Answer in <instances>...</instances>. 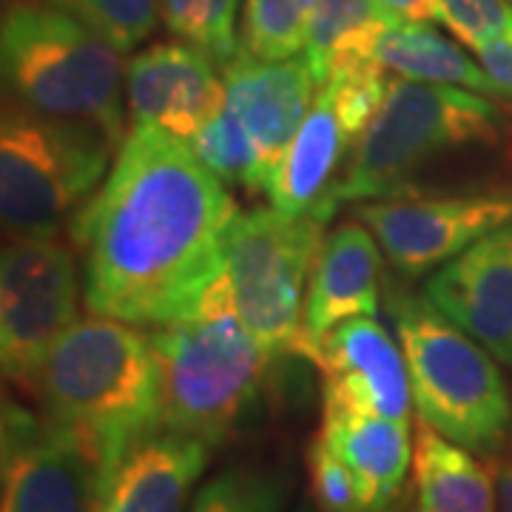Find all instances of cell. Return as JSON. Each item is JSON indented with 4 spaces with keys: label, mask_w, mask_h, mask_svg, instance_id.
Segmentation results:
<instances>
[{
    "label": "cell",
    "mask_w": 512,
    "mask_h": 512,
    "mask_svg": "<svg viewBox=\"0 0 512 512\" xmlns=\"http://www.w3.org/2000/svg\"><path fill=\"white\" fill-rule=\"evenodd\" d=\"M407 512H498L490 473L476 453L419 424L413 439V487Z\"/></svg>",
    "instance_id": "21"
},
{
    "label": "cell",
    "mask_w": 512,
    "mask_h": 512,
    "mask_svg": "<svg viewBox=\"0 0 512 512\" xmlns=\"http://www.w3.org/2000/svg\"><path fill=\"white\" fill-rule=\"evenodd\" d=\"M237 214L228 185L183 137L131 126L109 177L69 222L86 308L137 328L188 316L225 274Z\"/></svg>",
    "instance_id": "1"
},
{
    "label": "cell",
    "mask_w": 512,
    "mask_h": 512,
    "mask_svg": "<svg viewBox=\"0 0 512 512\" xmlns=\"http://www.w3.org/2000/svg\"><path fill=\"white\" fill-rule=\"evenodd\" d=\"M6 92L26 109L126 143V69L106 37L46 0L6 3L0 26Z\"/></svg>",
    "instance_id": "3"
},
{
    "label": "cell",
    "mask_w": 512,
    "mask_h": 512,
    "mask_svg": "<svg viewBox=\"0 0 512 512\" xmlns=\"http://www.w3.org/2000/svg\"><path fill=\"white\" fill-rule=\"evenodd\" d=\"M387 77L379 66H353L330 74L319 86L311 111L265 188L274 208L291 217L311 211L336 214L330 191L379 109Z\"/></svg>",
    "instance_id": "10"
},
{
    "label": "cell",
    "mask_w": 512,
    "mask_h": 512,
    "mask_svg": "<svg viewBox=\"0 0 512 512\" xmlns=\"http://www.w3.org/2000/svg\"><path fill=\"white\" fill-rule=\"evenodd\" d=\"M424 296L501 365L512 367V222L433 271Z\"/></svg>",
    "instance_id": "14"
},
{
    "label": "cell",
    "mask_w": 512,
    "mask_h": 512,
    "mask_svg": "<svg viewBox=\"0 0 512 512\" xmlns=\"http://www.w3.org/2000/svg\"><path fill=\"white\" fill-rule=\"evenodd\" d=\"M0 441V512H94L103 476L74 430L6 399Z\"/></svg>",
    "instance_id": "11"
},
{
    "label": "cell",
    "mask_w": 512,
    "mask_h": 512,
    "mask_svg": "<svg viewBox=\"0 0 512 512\" xmlns=\"http://www.w3.org/2000/svg\"><path fill=\"white\" fill-rule=\"evenodd\" d=\"M185 143L197 154V160L228 188H245V191L268 188V177L262 171L254 140L248 137V131L231 114V109L222 106L220 114H214Z\"/></svg>",
    "instance_id": "25"
},
{
    "label": "cell",
    "mask_w": 512,
    "mask_h": 512,
    "mask_svg": "<svg viewBox=\"0 0 512 512\" xmlns=\"http://www.w3.org/2000/svg\"><path fill=\"white\" fill-rule=\"evenodd\" d=\"M481 69L493 77V83L510 97L512 103V32L495 37L476 52Z\"/></svg>",
    "instance_id": "30"
},
{
    "label": "cell",
    "mask_w": 512,
    "mask_h": 512,
    "mask_svg": "<svg viewBox=\"0 0 512 512\" xmlns=\"http://www.w3.org/2000/svg\"><path fill=\"white\" fill-rule=\"evenodd\" d=\"M126 103L134 126H151L188 140L225 106L217 63L183 40L154 43L128 57Z\"/></svg>",
    "instance_id": "15"
},
{
    "label": "cell",
    "mask_w": 512,
    "mask_h": 512,
    "mask_svg": "<svg viewBox=\"0 0 512 512\" xmlns=\"http://www.w3.org/2000/svg\"><path fill=\"white\" fill-rule=\"evenodd\" d=\"M325 407L410 421L413 390L404 350L376 316H353L316 345Z\"/></svg>",
    "instance_id": "13"
},
{
    "label": "cell",
    "mask_w": 512,
    "mask_h": 512,
    "mask_svg": "<svg viewBox=\"0 0 512 512\" xmlns=\"http://www.w3.org/2000/svg\"><path fill=\"white\" fill-rule=\"evenodd\" d=\"M379 239L387 262L404 276L439 271L473 242L512 222V188L441 194V197H384L359 208Z\"/></svg>",
    "instance_id": "12"
},
{
    "label": "cell",
    "mask_w": 512,
    "mask_h": 512,
    "mask_svg": "<svg viewBox=\"0 0 512 512\" xmlns=\"http://www.w3.org/2000/svg\"><path fill=\"white\" fill-rule=\"evenodd\" d=\"M80 265L57 237H15L0 259V365L32 393L60 339L80 322Z\"/></svg>",
    "instance_id": "9"
},
{
    "label": "cell",
    "mask_w": 512,
    "mask_h": 512,
    "mask_svg": "<svg viewBox=\"0 0 512 512\" xmlns=\"http://www.w3.org/2000/svg\"><path fill=\"white\" fill-rule=\"evenodd\" d=\"M433 20L464 49L478 52L495 37L512 32V0H436Z\"/></svg>",
    "instance_id": "29"
},
{
    "label": "cell",
    "mask_w": 512,
    "mask_h": 512,
    "mask_svg": "<svg viewBox=\"0 0 512 512\" xmlns=\"http://www.w3.org/2000/svg\"><path fill=\"white\" fill-rule=\"evenodd\" d=\"M330 214L291 217L274 205L242 211L228 231L225 279L245 328L271 356H302L305 293Z\"/></svg>",
    "instance_id": "8"
},
{
    "label": "cell",
    "mask_w": 512,
    "mask_h": 512,
    "mask_svg": "<svg viewBox=\"0 0 512 512\" xmlns=\"http://www.w3.org/2000/svg\"><path fill=\"white\" fill-rule=\"evenodd\" d=\"M382 279V245L365 222H339L325 234L313 262L305 319L302 356L313 359L316 345L330 330L353 316H376Z\"/></svg>",
    "instance_id": "17"
},
{
    "label": "cell",
    "mask_w": 512,
    "mask_h": 512,
    "mask_svg": "<svg viewBox=\"0 0 512 512\" xmlns=\"http://www.w3.org/2000/svg\"><path fill=\"white\" fill-rule=\"evenodd\" d=\"M319 0H245L242 55L256 60H291L305 52Z\"/></svg>",
    "instance_id": "23"
},
{
    "label": "cell",
    "mask_w": 512,
    "mask_h": 512,
    "mask_svg": "<svg viewBox=\"0 0 512 512\" xmlns=\"http://www.w3.org/2000/svg\"><path fill=\"white\" fill-rule=\"evenodd\" d=\"M421 424L476 456H501L512 439V396L501 362L453 325L427 296L387 288Z\"/></svg>",
    "instance_id": "4"
},
{
    "label": "cell",
    "mask_w": 512,
    "mask_h": 512,
    "mask_svg": "<svg viewBox=\"0 0 512 512\" xmlns=\"http://www.w3.org/2000/svg\"><path fill=\"white\" fill-rule=\"evenodd\" d=\"M390 18L396 20H430L436 18V0H376Z\"/></svg>",
    "instance_id": "31"
},
{
    "label": "cell",
    "mask_w": 512,
    "mask_h": 512,
    "mask_svg": "<svg viewBox=\"0 0 512 512\" xmlns=\"http://www.w3.org/2000/svg\"><path fill=\"white\" fill-rule=\"evenodd\" d=\"M109 140L6 100L0 123V214L6 237H57L109 177Z\"/></svg>",
    "instance_id": "7"
},
{
    "label": "cell",
    "mask_w": 512,
    "mask_h": 512,
    "mask_svg": "<svg viewBox=\"0 0 512 512\" xmlns=\"http://www.w3.org/2000/svg\"><path fill=\"white\" fill-rule=\"evenodd\" d=\"M393 23L396 18H390L376 0H319L302 55L316 83L322 86L342 69L373 66V49Z\"/></svg>",
    "instance_id": "22"
},
{
    "label": "cell",
    "mask_w": 512,
    "mask_h": 512,
    "mask_svg": "<svg viewBox=\"0 0 512 512\" xmlns=\"http://www.w3.org/2000/svg\"><path fill=\"white\" fill-rule=\"evenodd\" d=\"M32 396L89 444L103 487L140 441L163 430V370L151 333L106 316L92 313L60 339Z\"/></svg>",
    "instance_id": "2"
},
{
    "label": "cell",
    "mask_w": 512,
    "mask_h": 512,
    "mask_svg": "<svg viewBox=\"0 0 512 512\" xmlns=\"http://www.w3.org/2000/svg\"><path fill=\"white\" fill-rule=\"evenodd\" d=\"M285 478L262 467H228L202 484L185 512H282Z\"/></svg>",
    "instance_id": "26"
},
{
    "label": "cell",
    "mask_w": 512,
    "mask_h": 512,
    "mask_svg": "<svg viewBox=\"0 0 512 512\" xmlns=\"http://www.w3.org/2000/svg\"><path fill=\"white\" fill-rule=\"evenodd\" d=\"M208 458L205 441L163 427L120 461L94 512H185Z\"/></svg>",
    "instance_id": "18"
},
{
    "label": "cell",
    "mask_w": 512,
    "mask_h": 512,
    "mask_svg": "<svg viewBox=\"0 0 512 512\" xmlns=\"http://www.w3.org/2000/svg\"><path fill=\"white\" fill-rule=\"evenodd\" d=\"M319 439L365 481L387 512H407V476L413 473L410 421L370 416L345 407L322 410Z\"/></svg>",
    "instance_id": "19"
},
{
    "label": "cell",
    "mask_w": 512,
    "mask_h": 512,
    "mask_svg": "<svg viewBox=\"0 0 512 512\" xmlns=\"http://www.w3.org/2000/svg\"><path fill=\"white\" fill-rule=\"evenodd\" d=\"M66 15L86 23L111 46L126 55L154 35L160 20V0H46Z\"/></svg>",
    "instance_id": "27"
},
{
    "label": "cell",
    "mask_w": 512,
    "mask_h": 512,
    "mask_svg": "<svg viewBox=\"0 0 512 512\" xmlns=\"http://www.w3.org/2000/svg\"><path fill=\"white\" fill-rule=\"evenodd\" d=\"M373 66L402 80L458 86L493 97L498 103H510V97L495 86L481 63L467 55L458 40L436 32L430 20H396L387 26L373 49Z\"/></svg>",
    "instance_id": "20"
},
{
    "label": "cell",
    "mask_w": 512,
    "mask_h": 512,
    "mask_svg": "<svg viewBox=\"0 0 512 512\" xmlns=\"http://www.w3.org/2000/svg\"><path fill=\"white\" fill-rule=\"evenodd\" d=\"M308 481L319 512H387L365 481L319 439V433L308 447Z\"/></svg>",
    "instance_id": "28"
},
{
    "label": "cell",
    "mask_w": 512,
    "mask_h": 512,
    "mask_svg": "<svg viewBox=\"0 0 512 512\" xmlns=\"http://www.w3.org/2000/svg\"><path fill=\"white\" fill-rule=\"evenodd\" d=\"M504 114L498 100L484 94L387 77L382 103L353 148L330 202L384 200L402 194V185L447 151L493 143Z\"/></svg>",
    "instance_id": "6"
},
{
    "label": "cell",
    "mask_w": 512,
    "mask_h": 512,
    "mask_svg": "<svg viewBox=\"0 0 512 512\" xmlns=\"http://www.w3.org/2000/svg\"><path fill=\"white\" fill-rule=\"evenodd\" d=\"M222 80L225 109H231L254 140L262 171L271 183L276 165L319 92L311 66L305 57L256 60L239 52V57L222 66Z\"/></svg>",
    "instance_id": "16"
},
{
    "label": "cell",
    "mask_w": 512,
    "mask_h": 512,
    "mask_svg": "<svg viewBox=\"0 0 512 512\" xmlns=\"http://www.w3.org/2000/svg\"><path fill=\"white\" fill-rule=\"evenodd\" d=\"M495 495H498V512H512V461H498Z\"/></svg>",
    "instance_id": "32"
},
{
    "label": "cell",
    "mask_w": 512,
    "mask_h": 512,
    "mask_svg": "<svg viewBox=\"0 0 512 512\" xmlns=\"http://www.w3.org/2000/svg\"><path fill=\"white\" fill-rule=\"evenodd\" d=\"M160 20L177 40L200 49L217 66L242 52L239 0H160Z\"/></svg>",
    "instance_id": "24"
},
{
    "label": "cell",
    "mask_w": 512,
    "mask_h": 512,
    "mask_svg": "<svg viewBox=\"0 0 512 512\" xmlns=\"http://www.w3.org/2000/svg\"><path fill=\"white\" fill-rule=\"evenodd\" d=\"M151 339L163 370V427L220 447L274 359L234 311L225 274L194 311L154 328Z\"/></svg>",
    "instance_id": "5"
}]
</instances>
